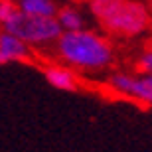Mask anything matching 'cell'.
I'll return each instance as SVG.
<instances>
[{"mask_svg": "<svg viewBox=\"0 0 152 152\" xmlns=\"http://www.w3.org/2000/svg\"><path fill=\"white\" fill-rule=\"evenodd\" d=\"M51 50L61 63L81 73L107 71L115 63V56H117L109 36L89 28L63 32Z\"/></svg>", "mask_w": 152, "mask_h": 152, "instance_id": "obj_1", "label": "cell"}, {"mask_svg": "<svg viewBox=\"0 0 152 152\" xmlns=\"http://www.w3.org/2000/svg\"><path fill=\"white\" fill-rule=\"evenodd\" d=\"M87 10L107 36L132 39L152 28V10L144 0H87Z\"/></svg>", "mask_w": 152, "mask_h": 152, "instance_id": "obj_2", "label": "cell"}, {"mask_svg": "<svg viewBox=\"0 0 152 152\" xmlns=\"http://www.w3.org/2000/svg\"><path fill=\"white\" fill-rule=\"evenodd\" d=\"M4 32L18 36L34 50H50L63 34L61 24L56 16H34L18 10L10 22L2 26Z\"/></svg>", "mask_w": 152, "mask_h": 152, "instance_id": "obj_3", "label": "cell"}, {"mask_svg": "<svg viewBox=\"0 0 152 152\" xmlns=\"http://www.w3.org/2000/svg\"><path fill=\"white\" fill-rule=\"evenodd\" d=\"M107 85L117 95L152 107V75L138 73V71L134 73L115 71L107 77Z\"/></svg>", "mask_w": 152, "mask_h": 152, "instance_id": "obj_4", "label": "cell"}, {"mask_svg": "<svg viewBox=\"0 0 152 152\" xmlns=\"http://www.w3.org/2000/svg\"><path fill=\"white\" fill-rule=\"evenodd\" d=\"M0 63H34V48L28 45L18 36L4 32L0 34Z\"/></svg>", "mask_w": 152, "mask_h": 152, "instance_id": "obj_5", "label": "cell"}, {"mask_svg": "<svg viewBox=\"0 0 152 152\" xmlns=\"http://www.w3.org/2000/svg\"><path fill=\"white\" fill-rule=\"evenodd\" d=\"M42 75L57 91L75 93V91H79V85H81L77 71L65 63H53V61L45 63V65H42Z\"/></svg>", "mask_w": 152, "mask_h": 152, "instance_id": "obj_6", "label": "cell"}, {"mask_svg": "<svg viewBox=\"0 0 152 152\" xmlns=\"http://www.w3.org/2000/svg\"><path fill=\"white\" fill-rule=\"evenodd\" d=\"M57 22L61 24L63 32H75V30H83L85 26V14L83 10L75 4H61L57 10Z\"/></svg>", "mask_w": 152, "mask_h": 152, "instance_id": "obj_7", "label": "cell"}, {"mask_svg": "<svg viewBox=\"0 0 152 152\" xmlns=\"http://www.w3.org/2000/svg\"><path fill=\"white\" fill-rule=\"evenodd\" d=\"M18 8L34 16H57V0H16Z\"/></svg>", "mask_w": 152, "mask_h": 152, "instance_id": "obj_8", "label": "cell"}, {"mask_svg": "<svg viewBox=\"0 0 152 152\" xmlns=\"http://www.w3.org/2000/svg\"><path fill=\"white\" fill-rule=\"evenodd\" d=\"M134 71L152 75V48H150V50L140 51V53L136 56V59H134Z\"/></svg>", "mask_w": 152, "mask_h": 152, "instance_id": "obj_9", "label": "cell"}, {"mask_svg": "<svg viewBox=\"0 0 152 152\" xmlns=\"http://www.w3.org/2000/svg\"><path fill=\"white\" fill-rule=\"evenodd\" d=\"M18 10L20 8H18L16 0H0V24L4 26L6 22H10Z\"/></svg>", "mask_w": 152, "mask_h": 152, "instance_id": "obj_10", "label": "cell"}, {"mask_svg": "<svg viewBox=\"0 0 152 152\" xmlns=\"http://www.w3.org/2000/svg\"><path fill=\"white\" fill-rule=\"evenodd\" d=\"M148 4H150V10H152V0H148Z\"/></svg>", "mask_w": 152, "mask_h": 152, "instance_id": "obj_11", "label": "cell"}]
</instances>
